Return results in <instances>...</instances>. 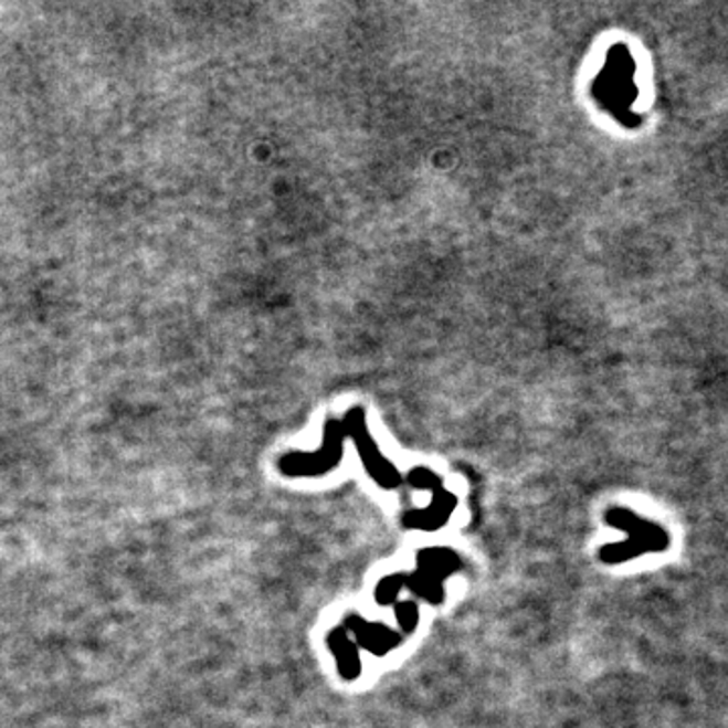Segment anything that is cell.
Listing matches in <instances>:
<instances>
[{
  "label": "cell",
  "mask_w": 728,
  "mask_h": 728,
  "mask_svg": "<svg viewBox=\"0 0 728 728\" xmlns=\"http://www.w3.org/2000/svg\"><path fill=\"white\" fill-rule=\"evenodd\" d=\"M605 523L627 535L625 540L605 545L599 550V561L605 565L633 561L642 555L664 552L669 547V535L662 526L627 508H609L605 513Z\"/></svg>",
  "instance_id": "6da1fadb"
},
{
  "label": "cell",
  "mask_w": 728,
  "mask_h": 728,
  "mask_svg": "<svg viewBox=\"0 0 728 728\" xmlns=\"http://www.w3.org/2000/svg\"><path fill=\"white\" fill-rule=\"evenodd\" d=\"M409 482L415 488L433 489L435 496H433L431 508L423 510V513L407 514L403 525L409 526V528H425V530H433V528H440V526L445 525L447 516H450V513L455 508V504H457L455 496L440 488V479L435 478L425 467H415L413 474L409 476Z\"/></svg>",
  "instance_id": "7a4b0ae2"
},
{
  "label": "cell",
  "mask_w": 728,
  "mask_h": 728,
  "mask_svg": "<svg viewBox=\"0 0 728 728\" xmlns=\"http://www.w3.org/2000/svg\"><path fill=\"white\" fill-rule=\"evenodd\" d=\"M326 450H320L316 454L299 455L289 454L282 460V472L287 476H320L324 472L333 469L342 457V437L338 433V425L330 423L328 425V435H326Z\"/></svg>",
  "instance_id": "3957f363"
},
{
  "label": "cell",
  "mask_w": 728,
  "mask_h": 728,
  "mask_svg": "<svg viewBox=\"0 0 728 728\" xmlns=\"http://www.w3.org/2000/svg\"><path fill=\"white\" fill-rule=\"evenodd\" d=\"M348 428L352 430L355 442L359 443L360 454H362V462L369 469L370 476L379 482L382 488H397L401 484V476L394 469L393 464H389L382 457L379 447L370 440L367 428L362 423V413L360 411H352L348 418Z\"/></svg>",
  "instance_id": "277c9868"
},
{
  "label": "cell",
  "mask_w": 728,
  "mask_h": 728,
  "mask_svg": "<svg viewBox=\"0 0 728 728\" xmlns=\"http://www.w3.org/2000/svg\"><path fill=\"white\" fill-rule=\"evenodd\" d=\"M328 642H330L335 656L338 657V668L342 672V676L347 680L357 678L360 674L359 654H357V647L348 642L345 630H335Z\"/></svg>",
  "instance_id": "5b68a950"
},
{
  "label": "cell",
  "mask_w": 728,
  "mask_h": 728,
  "mask_svg": "<svg viewBox=\"0 0 728 728\" xmlns=\"http://www.w3.org/2000/svg\"><path fill=\"white\" fill-rule=\"evenodd\" d=\"M355 625H359L357 632H359L360 642L367 645V650H370V652L384 654V652L393 650L394 645L399 644V635L387 632L382 625H379V632L377 633L367 632L365 621L357 620L355 621Z\"/></svg>",
  "instance_id": "8992f818"
}]
</instances>
